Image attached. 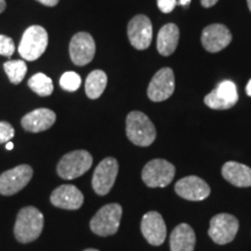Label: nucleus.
I'll use <instances>...</instances> for the list:
<instances>
[{
	"label": "nucleus",
	"mask_w": 251,
	"mask_h": 251,
	"mask_svg": "<svg viewBox=\"0 0 251 251\" xmlns=\"http://www.w3.org/2000/svg\"><path fill=\"white\" fill-rule=\"evenodd\" d=\"M4 70L12 84H20L27 74V64L25 61H8L4 64Z\"/></svg>",
	"instance_id": "nucleus-24"
},
{
	"label": "nucleus",
	"mask_w": 251,
	"mask_h": 251,
	"mask_svg": "<svg viewBox=\"0 0 251 251\" xmlns=\"http://www.w3.org/2000/svg\"><path fill=\"white\" fill-rule=\"evenodd\" d=\"M33 177L30 165L21 164L0 175V194L13 196L29 183Z\"/></svg>",
	"instance_id": "nucleus-8"
},
{
	"label": "nucleus",
	"mask_w": 251,
	"mask_h": 251,
	"mask_svg": "<svg viewBox=\"0 0 251 251\" xmlns=\"http://www.w3.org/2000/svg\"><path fill=\"white\" fill-rule=\"evenodd\" d=\"M126 134L131 143L139 147H149L156 140V128L146 114L133 111L126 119Z\"/></svg>",
	"instance_id": "nucleus-2"
},
{
	"label": "nucleus",
	"mask_w": 251,
	"mask_h": 251,
	"mask_svg": "<svg viewBox=\"0 0 251 251\" xmlns=\"http://www.w3.org/2000/svg\"><path fill=\"white\" fill-rule=\"evenodd\" d=\"M201 1V5L203 6L205 8H209L212 7V6H214L216 2L219 1V0H200Z\"/></svg>",
	"instance_id": "nucleus-30"
},
{
	"label": "nucleus",
	"mask_w": 251,
	"mask_h": 251,
	"mask_svg": "<svg viewBox=\"0 0 251 251\" xmlns=\"http://www.w3.org/2000/svg\"><path fill=\"white\" fill-rule=\"evenodd\" d=\"M174 164L165 159L156 158L147 163L142 170V180L148 187H165L175 178Z\"/></svg>",
	"instance_id": "nucleus-6"
},
{
	"label": "nucleus",
	"mask_w": 251,
	"mask_h": 251,
	"mask_svg": "<svg viewBox=\"0 0 251 251\" xmlns=\"http://www.w3.org/2000/svg\"><path fill=\"white\" fill-rule=\"evenodd\" d=\"M48 47V33L41 26H30L25 30L19 45V54L26 61L33 62L45 54Z\"/></svg>",
	"instance_id": "nucleus-3"
},
{
	"label": "nucleus",
	"mask_w": 251,
	"mask_h": 251,
	"mask_svg": "<svg viewBox=\"0 0 251 251\" xmlns=\"http://www.w3.org/2000/svg\"><path fill=\"white\" fill-rule=\"evenodd\" d=\"M238 220L231 214L221 213L212 218L209 224V237L218 244H227L234 240L238 230Z\"/></svg>",
	"instance_id": "nucleus-9"
},
{
	"label": "nucleus",
	"mask_w": 251,
	"mask_h": 251,
	"mask_svg": "<svg viewBox=\"0 0 251 251\" xmlns=\"http://www.w3.org/2000/svg\"><path fill=\"white\" fill-rule=\"evenodd\" d=\"M128 39L130 45L137 50L148 49L152 40V25L148 17L139 14L128 24Z\"/></svg>",
	"instance_id": "nucleus-11"
},
{
	"label": "nucleus",
	"mask_w": 251,
	"mask_h": 251,
	"mask_svg": "<svg viewBox=\"0 0 251 251\" xmlns=\"http://www.w3.org/2000/svg\"><path fill=\"white\" fill-rule=\"evenodd\" d=\"M203 101L212 109H229L236 105L238 94L236 85L231 80H224L211 93H208Z\"/></svg>",
	"instance_id": "nucleus-13"
},
{
	"label": "nucleus",
	"mask_w": 251,
	"mask_h": 251,
	"mask_svg": "<svg viewBox=\"0 0 251 251\" xmlns=\"http://www.w3.org/2000/svg\"><path fill=\"white\" fill-rule=\"evenodd\" d=\"M15 51L14 41L11 37L0 34V55L11 57Z\"/></svg>",
	"instance_id": "nucleus-26"
},
{
	"label": "nucleus",
	"mask_w": 251,
	"mask_h": 251,
	"mask_svg": "<svg viewBox=\"0 0 251 251\" xmlns=\"http://www.w3.org/2000/svg\"><path fill=\"white\" fill-rule=\"evenodd\" d=\"M13 126L6 121H0V144L7 143L14 137Z\"/></svg>",
	"instance_id": "nucleus-27"
},
{
	"label": "nucleus",
	"mask_w": 251,
	"mask_h": 251,
	"mask_svg": "<svg viewBox=\"0 0 251 251\" xmlns=\"http://www.w3.org/2000/svg\"><path fill=\"white\" fill-rule=\"evenodd\" d=\"M175 92V75L170 68H163L157 71L148 86L149 99L161 102L169 99Z\"/></svg>",
	"instance_id": "nucleus-12"
},
{
	"label": "nucleus",
	"mask_w": 251,
	"mask_h": 251,
	"mask_svg": "<svg viewBox=\"0 0 251 251\" xmlns=\"http://www.w3.org/2000/svg\"><path fill=\"white\" fill-rule=\"evenodd\" d=\"M247 94L249 97H251V79L249 80V83H248L247 85Z\"/></svg>",
	"instance_id": "nucleus-33"
},
{
	"label": "nucleus",
	"mask_w": 251,
	"mask_h": 251,
	"mask_svg": "<svg viewBox=\"0 0 251 251\" xmlns=\"http://www.w3.org/2000/svg\"><path fill=\"white\" fill-rule=\"evenodd\" d=\"M222 176L227 181L237 187L251 186V169L237 162H227L222 166Z\"/></svg>",
	"instance_id": "nucleus-20"
},
{
	"label": "nucleus",
	"mask_w": 251,
	"mask_h": 251,
	"mask_svg": "<svg viewBox=\"0 0 251 251\" xmlns=\"http://www.w3.org/2000/svg\"><path fill=\"white\" fill-rule=\"evenodd\" d=\"M190 2H191V0H177V4L178 5H181V6H187L190 5Z\"/></svg>",
	"instance_id": "nucleus-31"
},
{
	"label": "nucleus",
	"mask_w": 251,
	"mask_h": 251,
	"mask_svg": "<svg viewBox=\"0 0 251 251\" xmlns=\"http://www.w3.org/2000/svg\"><path fill=\"white\" fill-rule=\"evenodd\" d=\"M179 42V28L175 24L163 26L157 35V50L163 56H170L177 49Z\"/></svg>",
	"instance_id": "nucleus-21"
},
{
	"label": "nucleus",
	"mask_w": 251,
	"mask_h": 251,
	"mask_svg": "<svg viewBox=\"0 0 251 251\" xmlns=\"http://www.w3.org/2000/svg\"><path fill=\"white\" fill-rule=\"evenodd\" d=\"M56 121V114L49 108H37L27 113L21 119V126L26 131L41 133L49 129Z\"/></svg>",
	"instance_id": "nucleus-18"
},
{
	"label": "nucleus",
	"mask_w": 251,
	"mask_h": 251,
	"mask_svg": "<svg viewBox=\"0 0 251 251\" xmlns=\"http://www.w3.org/2000/svg\"><path fill=\"white\" fill-rule=\"evenodd\" d=\"M157 6L162 13H171L177 6V0H157Z\"/></svg>",
	"instance_id": "nucleus-28"
},
{
	"label": "nucleus",
	"mask_w": 251,
	"mask_h": 251,
	"mask_svg": "<svg viewBox=\"0 0 251 251\" xmlns=\"http://www.w3.org/2000/svg\"><path fill=\"white\" fill-rule=\"evenodd\" d=\"M107 85V75L102 70H94L85 80V92L90 99H98Z\"/></svg>",
	"instance_id": "nucleus-22"
},
{
	"label": "nucleus",
	"mask_w": 251,
	"mask_h": 251,
	"mask_svg": "<svg viewBox=\"0 0 251 251\" xmlns=\"http://www.w3.org/2000/svg\"><path fill=\"white\" fill-rule=\"evenodd\" d=\"M28 86L40 97H49L54 91V84H52L51 78L46 76L45 74H41V72L29 78Z\"/></svg>",
	"instance_id": "nucleus-23"
},
{
	"label": "nucleus",
	"mask_w": 251,
	"mask_h": 251,
	"mask_svg": "<svg viewBox=\"0 0 251 251\" xmlns=\"http://www.w3.org/2000/svg\"><path fill=\"white\" fill-rule=\"evenodd\" d=\"M84 251H99V250H97V249H86V250H84Z\"/></svg>",
	"instance_id": "nucleus-36"
},
{
	"label": "nucleus",
	"mask_w": 251,
	"mask_h": 251,
	"mask_svg": "<svg viewBox=\"0 0 251 251\" xmlns=\"http://www.w3.org/2000/svg\"><path fill=\"white\" fill-rule=\"evenodd\" d=\"M247 2H248V7H249L250 12H251V0H247Z\"/></svg>",
	"instance_id": "nucleus-35"
},
{
	"label": "nucleus",
	"mask_w": 251,
	"mask_h": 251,
	"mask_svg": "<svg viewBox=\"0 0 251 251\" xmlns=\"http://www.w3.org/2000/svg\"><path fill=\"white\" fill-rule=\"evenodd\" d=\"M70 58L74 64L78 67H84L92 62L96 54V42L93 37L89 33L80 31V33L75 34L70 41Z\"/></svg>",
	"instance_id": "nucleus-10"
},
{
	"label": "nucleus",
	"mask_w": 251,
	"mask_h": 251,
	"mask_svg": "<svg viewBox=\"0 0 251 251\" xmlns=\"http://www.w3.org/2000/svg\"><path fill=\"white\" fill-rule=\"evenodd\" d=\"M13 147H14V144L12 143L11 141L6 143V149H7V150H12V149H13Z\"/></svg>",
	"instance_id": "nucleus-34"
},
{
	"label": "nucleus",
	"mask_w": 251,
	"mask_h": 251,
	"mask_svg": "<svg viewBox=\"0 0 251 251\" xmlns=\"http://www.w3.org/2000/svg\"><path fill=\"white\" fill-rule=\"evenodd\" d=\"M141 231L151 246H161L166 237V226L158 212H148L141 221Z\"/></svg>",
	"instance_id": "nucleus-15"
},
{
	"label": "nucleus",
	"mask_w": 251,
	"mask_h": 251,
	"mask_svg": "<svg viewBox=\"0 0 251 251\" xmlns=\"http://www.w3.org/2000/svg\"><path fill=\"white\" fill-rule=\"evenodd\" d=\"M119 163L113 157H107L99 163L92 177V187L98 196H106L114 186L118 177Z\"/></svg>",
	"instance_id": "nucleus-7"
},
{
	"label": "nucleus",
	"mask_w": 251,
	"mask_h": 251,
	"mask_svg": "<svg viewBox=\"0 0 251 251\" xmlns=\"http://www.w3.org/2000/svg\"><path fill=\"white\" fill-rule=\"evenodd\" d=\"M36 1L41 2V4L45 6H48V7H54V6L58 4L59 0H36Z\"/></svg>",
	"instance_id": "nucleus-29"
},
{
	"label": "nucleus",
	"mask_w": 251,
	"mask_h": 251,
	"mask_svg": "<svg viewBox=\"0 0 251 251\" xmlns=\"http://www.w3.org/2000/svg\"><path fill=\"white\" fill-rule=\"evenodd\" d=\"M50 202L58 208L75 211L83 206L84 196L75 185H61L52 191Z\"/></svg>",
	"instance_id": "nucleus-16"
},
{
	"label": "nucleus",
	"mask_w": 251,
	"mask_h": 251,
	"mask_svg": "<svg viewBox=\"0 0 251 251\" xmlns=\"http://www.w3.org/2000/svg\"><path fill=\"white\" fill-rule=\"evenodd\" d=\"M59 85L68 92H75L81 85V78L77 72L68 71L62 75L61 79H59Z\"/></svg>",
	"instance_id": "nucleus-25"
},
{
	"label": "nucleus",
	"mask_w": 251,
	"mask_h": 251,
	"mask_svg": "<svg viewBox=\"0 0 251 251\" xmlns=\"http://www.w3.org/2000/svg\"><path fill=\"white\" fill-rule=\"evenodd\" d=\"M92 163V155L89 151L75 150L59 159L57 164V175L63 179H76L90 170Z\"/></svg>",
	"instance_id": "nucleus-5"
},
{
	"label": "nucleus",
	"mask_w": 251,
	"mask_h": 251,
	"mask_svg": "<svg viewBox=\"0 0 251 251\" xmlns=\"http://www.w3.org/2000/svg\"><path fill=\"white\" fill-rule=\"evenodd\" d=\"M230 30L224 25L214 24L207 26L202 30L201 42L203 48L209 52H219L220 50L225 49L231 42Z\"/></svg>",
	"instance_id": "nucleus-17"
},
{
	"label": "nucleus",
	"mask_w": 251,
	"mask_h": 251,
	"mask_svg": "<svg viewBox=\"0 0 251 251\" xmlns=\"http://www.w3.org/2000/svg\"><path fill=\"white\" fill-rule=\"evenodd\" d=\"M6 8V1L5 0H0V13H2V12L5 11Z\"/></svg>",
	"instance_id": "nucleus-32"
},
{
	"label": "nucleus",
	"mask_w": 251,
	"mask_h": 251,
	"mask_svg": "<svg viewBox=\"0 0 251 251\" xmlns=\"http://www.w3.org/2000/svg\"><path fill=\"white\" fill-rule=\"evenodd\" d=\"M175 191L178 196L191 201H201L211 193L208 184L197 176H188L177 181Z\"/></svg>",
	"instance_id": "nucleus-14"
},
{
	"label": "nucleus",
	"mask_w": 251,
	"mask_h": 251,
	"mask_svg": "<svg viewBox=\"0 0 251 251\" xmlns=\"http://www.w3.org/2000/svg\"><path fill=\"white\" fill-rule=\"evenodd\" d=\"M122 216V207L119 203L102 206L91 219L90 228L98 236H111L118 231Z\"/></svg>",
	"instance_id": "nucleus-4"
},
{
	"label": "nucleus",
	"mask_w": 251,
	"mask_h": 251,
	"mask_svg": "<svg viewBox=\"0 0 251 251\" xmlns=\"http://www.w3.org/2000/svg\"><path fill=\"white\" fill-rule=\"evenodd\" d=\"M196 247V233L187 224H180L170 235L171 251H193Z\"/></svg>",
	"instance_id": "nucleus-19"
},
{
	"label": "nucleus",
	"mask_w": 251,
	"mask_h": 251,
	"mask_svg": "<svg viewBox=\"0 0 251 251\" xmlns=\"http://www.w3.org/2000/svg\"><path fill=\"white\" fill-rule=\"evenodd\" d=\"M45 218L34 206H27L18 213L14 226V236L20 243H30L42 233Z\"/></svg>",
	"instance_id": "nucleus-1"
}]
</instances>
